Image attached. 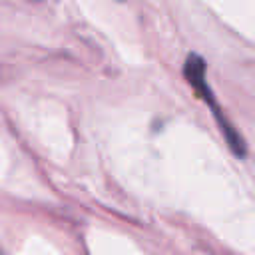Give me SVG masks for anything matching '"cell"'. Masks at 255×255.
<instances>
[{
    "instance_id": "cell-1",
    "label": "cell",
    "mask_w": 255,
    "mask_h": 255,
    "mask_svg": "<svg viewBox=\"0 0 255 255\" xmlns=\"http://www.w3.org/2000/svg\"><path fill=\"white\" fill-rule=\"evenodd\" d=\"M183 76L189 82V86L195 90V94L209 106V110H211V114H213L219 129H221V133H223V137H225V141L229 145V149L237 157H245L247 145H245L243 137L239 135V131L235 129V126L221 112V108H219V104H217V100H215V96H213V92H211V88H209V84L205 80V62H203V58L199 54H193L191 52L187 56V60L183 64Z\"/></svg>"
}]
</instances>
